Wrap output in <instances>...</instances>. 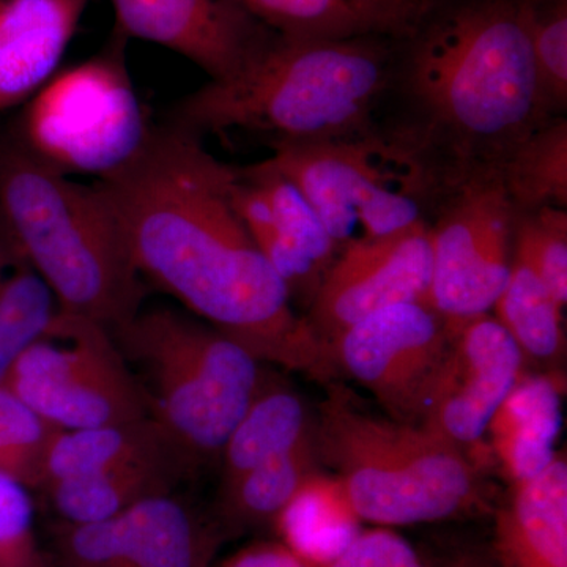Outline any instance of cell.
<instances>
[{"mask_svg":"<svg viewBox=\"0 0 567 567\" xmlns=\"http://www.w3.org/2000/svg\"><path fill=\"white\" fill-rule=\"evenodd\" d=\"M142 281L245 346L260 361L317 382L339 375L234 204L235 166L203 136L167 121L121 173L93 182Z\"/></svg>","mask_w":567,"mask_h":567,"instance_id":"1","label":"cell"},{"mask_svg":"<svg viewBox=\"0 0 567 567\" xmlns=\"http://www.w3.org/2000/svg\"><path fill=\"white\" fill-rule=\"evenodd\" d=\"M548 110L522 0H436L399 41L380 125L445 193L502 178Z\"/></svg>","mask_w":567,"mask_h":567,"instance_id":"2","label":"cell"},{"mask_svg":"<svg viewBox=\"0 0 567 567\" xmlns=\"http://www.w3.org/2000/svg\"><path fill=\"white\" fill-rule=\"evenodd\" d=\"M399 41L275 33L234 76L181 100L171 122L204 134L244 132L268 147L353 140L372 132L393 89Z\"/></svg>","mask_w":567,"mask_h":567,"instance_id":"3","label":"cell"},{"mask_svg":"<svg viewBox=\"0 0 567 567\" xmlns=\"http://www.w3.org/2000/svg\"><path fill=\"white\" fill-rule=\"evenodd\" d=\"M0 221L66 315L118 327L144 303V281L95 183L41 163L0 128Z\"/></svg>","mask_w":567,"mask_h":567,"instance_id":"4","label":"cell"},{"mask_svg":"<svg viewBox=\"0 0 567 567\" xmlns=\"http://www.w3.org/2000/svg\"><path fill=\"white\" fill-rule=\"evenodd\" d=\"M316 446L360 520L406 527L491 511L462 447L424 425L368 412L334 382L316 415Z\"/></svg>","mask_w":567,"mask_h":567,"instance_id":"5","label":"cell"},{"mask_svg":"<svg viewBox=\"0 0 567 567\" xmlns=\"http://www.w3.org/2000/svg\"><path fill=\"white\" fill-rule=\"evenodd\" d=\"M111 333L148 415L200 466L219 461L262 385L260 361L240 342L173 306H142Z\"/></svg>","mask_w":567,"mask_h":567,"instance_id":"6","label":"cell"},{"mask_svg":"<svg viewBox=\"0 0 567 567\" xmlns=\"http://www.w3.org/2000/svg\"><path fill=\"white\" fill-rule=\"evenodd\" d=\"M126 44L114 31L99 54L59 70L7 126L11 136L66 177L100 182L121 173L144 151L155 125L134 87Z\"/></svg>","mask_w":567,"mask_h":567,"instance_id":"7","label":"cell"},{"mask_svg":"<svg viewBox=\"0 0 567 567\" xmlns=\"http://www.w3.org/2000/svg\"><path fill=\"white\" fill-rule=\"evenodd\" d=\"M2 385L59 431L151 416L110 328L62 311L11 364Z\"/></svg>","mask_w":567,"mask_h":567,"instance_id":"8","label":"cell"},{"mask_svg":"<svg viewBox=\"0 0 567 567\" xmlns=\"http://www.w3.org/2000/svg\"><path fill=\"white\" fill-rule=\"evenodd\" d=\"M516 219L498 177L466 183L436 212L427 303L451 328L491 315L513 268Z\"/></svg>","mask_w":567,"mask_h":567,"instance_id":"9","label":"cell"},{"mask_svg":"<svg viewBox=\"0 0 567 567\" xmlns=\"http://www.w3.org/2000/svg\"><path fill=\"white\" fill-rule=\"evenodd\" d=\"M453 328L427 303L386 306L331 346L339 372L374 394L393 420L420 424Z\"/></svg>","mask_w":567,"mask_h":567,"instance_id":"10","label":"cell"},{"mask_svg":"<svg viewBox=\"0 0 567 567\" xmlns=\"http://www.w3.org/2000/svg\"><path fill=\"white\" fill-rule=\"evenodd\" d=\"M224 529L177 492L96 524L59 525V567H208Z\"/></svg>","mask_w":567,"mask_h":567,"instance_id":"11","label":"cell"},{"mask_svg":"<svg viewBox=\"0 0 567 567\" xmlns=\"http://www.w3.org/2000/svg\"><path fill=\"white\" fill-rule=\"evenodd\" d=\"M431 274L425 224L388 237L353 238L328 268L305 320L331 350L346 330L386 306L427 303Z\"/></svg>","mask_w":567,"mask_h":567,"instance_id":"12","label":"cell"},{"mask_svg":"<svg viewBox=\"0 0 567 567\" xmlns=\"http://www.w3.org/2000/svg\"><path fill=\"white\" fill-rule=\"evenodd\" d=\"M524 363L520 349L495 317L458 324L420 424L462 450L475 445L524 374Z\"/></svg>","mask_w":567,"mask_h":567,"instance_id":"13","label":"cell"},{"mask_svg":"<svg viewBox=\"0 0 567 567\" xmlns=\"http://www.w3.org/2000/svg\"><path fill=\"white\" fill-rule=\"evenodd\" d=\"M234 204L292 303L308 309L341 251L315 208L267 159L235 166Z\"/></svg>","mask_w":567,"mask_h":567,"instance_id":"14","label":"cell"},{"mask_svg":"<svg viewBox=\"0 0 567 567\" xmlns=\"http://www.w3.org/2000/svg\"><path fill=\"white\" fill-rule=\"evenodd\" d=\"M114 31L182 55L208 81L234 76L267 48L275 31L234 0H111Z\"/></svg>","mask_w":567,"mask_h":567,"instance_id":"15","label":"cell"},{"mask_svg":"<svg viewBox=\"0 0 567 567\" xmlns=\"http://www.w3.org/2000/svg\"><path fill=\"white\" fill-rule=\"evenodd\" d=\"M267 159L300 189L339 248L354 238L358 213L386 174L379 125L353 140L274 145Z\"/></svg>","mask_w":567,"mask_h":567,"instance_id":"16","label":"cell"},{"mask_svg":"<svg viewBox=\"0 0 567 567\" xmlns=\"http://www.w3.org/2000/svg\"><path fill=\"white\" fill-rule=\"evenodd\" d=\"M92 0H0V112L17 110L59 71Z\"/></svg>","mask_w":567,"mask_h":567,"instance_id":"17","label":"cell"},{"mask_svg":"<svg viewBox=\"0 0 567 567\" xmlns=\"http://www.w3.org/2000/svg\"><path fill=\"white\" fill-rule=\"evenodd\" d=\"M498 567H567V464L557 454L527 483L511 484L495 511Z\"/></svg>","mask_w":567,"mask_h":567,"instance_id":"18","label":"cell"},{"mask_svg":"<svg viewBox=\"0 0 567 567\" xmlns=\"http://www.w3.org/2000/svg\"><path fill=\"white\" fill-rule=\"evenodd\" d=\"M282 35L404 40L436 0H234Z\"/></svg>","mask_w":567,"mask_h":567,"instance_id":"19","label":"cell"},{"mask_svg":"<svg viewBox=\"0 0 567 567\" xmlns=\"http://www.w3.org/2000/svg\"><path fill=\"white\" fill-rule=\"evenodd\" d=\"M561 383L551 374L524 375L488 424L492 451L511 484L539 476L557 457L563 423Z\"/></svg>","mask_w":567,"mask_h":567,"instance_id":"20","label":"cell"},{"mask_svg":"<svg viewBox=\"0 0 567 567\" xmlns=\"http://www.w3.org/2000/svg\"><path fill=\"white\" fill-rule=\"evenodd\" d=\"M145 462L199 464L152 416L102 427L61 431L52 442L41 488L65 477L93 475Z\"/></svg>","mask_w":567,"mask_h":567,"instance_id":"21","label":"cell"},{"mask_svg":"<svg viewBox=\"0 0 567 567\" xmlns=\"http://www.w3.org/2000/svg\"><path fill=\"white\" fill-rule=\"evenodd\" d=\"M196 470L186 462H145L65 477L47 484L40 492L47 495L59 525L96 524L152 496L177 492Z\"/></svg>","mask_w":567,"mask_h":567,"instance_id":"22","label":"cell"},{"mask_svg":"<svg viewBox=\"0 0 567 567\" xmlns=\"http://www.w3.org/2000/svg\"><path fill=\"white\" fill-rule=\"evenodd\" d=\"M315 427L316 415L305 399L292 388L264 377L262 385L223 447L221 488L292 450Z\"/></svg>","mask_w":567,"mask_h":567,"instance_id":"23","label":"cell"},{"mask_svg":"<svg viewBox=\"0 0 567 567\" xmlns=\"http://www.w3.org/2000/svg\"><path fill=\"white\" fill-rule=\"evenodd\" d=\"M360 522L339 481L319 472L306 481L274 525L284 546L306 565L328 567L360 535Z\"/></svg>","mask_w":567,"mask_h":567,"instance_id":"24","label":"cell"},{"mask_svg":"<svg viewBox=\"0 0 567 567\" xmlns=\"http://www.w3.org/2000/svg\"><path fill=\"white\" fill-rule=\"evenodd\" d=\"M316 427L292 450L256 466L230 486L221 488L219 525L223 529H244L275 524L276 517L319 473Z\"/></svg>","mask_w":567,"mask_h":567,"instance_id":"25","label":"cell"},{"mask_svg":"<svg viewBox=\"0 0 567 567\" xmlns=\"http://www.w3.org/2000/svg\"><path fill=\"white\" fill-rule=\"evenodd\" d=\"M59 311L54 293L0 221V385Z\"/></svg>","mask_w":567,"mask_h":567,"instance_id":"26","label":"cell"},{"mask_svg":"<svg viewBox=\"0 0 567 567\" xmlns=\"http://www.w3.org/2000/svg\"><path fill=\"white\" fill-rule=\"evenodd\" d=\"M517 213L567 207V121L550 118L522 142L502 171Z\"/></svg>","mask_w":567,"mask_h":567,"instance_id":"27","label":"cell"},{"mask_svg":"<svg viewBox=\"0 0 567 567\" xmlns=\"http://www.w3.org/2000/svg\"><path fill=\"white\" fill-rule=\"evenodd\" d=\"M563 309L546 284L513 259L509 279L492 312L524 358L554 361L565 352Z\"/></svg>","mask_w":567,"mask_h":567,"instance_id":"28","label":"cell"},{"mask_svg":"<svg viewBox=\"0 0 567 567\" xmlns=\"http://www.w3.org/2000/svg\"><path fill=\"white\" fill-rule=\"evenodd\" d=\"M59 429L0 385V472L40 491L44 466Z\"/></svg>","mask_w":567,"mask_h":567,"instance_id":"29","label":"cell"},{"mask_svg":"<svg viewBox=\"0 0 567 567\" xmlns=\"http://www.w3.org/2000/svg\"><path fill=\"white\" fill-rule=\"evenodd\" d=\"M513 259L540 279L565 308L567 303V208L517 213Z\"/></svg>","mask_w":567,"mask_h":567,"instance_id":"30","label":"cell"},{"mask_svg":"<svg viewBox=\"0 0 567 567\" xmlns=\"http://www.w3.org/2000/svg\"><path fill=\"white\" fill-rule=\"evenodd\" d=\"M540 91L554 115L567 111V0H522Z\"/></svg>","mask_w":567,"mask_h":567,"instance_id":"31","label":"cell"},{"mask_svg":"<svg viewBox=\"0 0 567 567\" xmlns=\"http://www.w3.org/2000/svg\"><path fill=\"white\" fill-rule=\"evenodd\" d=\"M0 566L47 567L35 535L31 488L0 472Z\"/></svg>","mask_w":567,"mask_h":567,"instance_id":"32","label":"cell"},{"mask_svg":"<svg viewBox=\"0 0 567 567\" xmlns=\"http://www.w3.org/2000/svg\"><path fill=\"white\" fill-rule=\"evenodd\" d=\"M328 567H427L409 540L391 529L361 532Z\"/></svg>","mask_w":567,"mask_h":567,"instance_id":"33","label":"cell"},{"mask_svg":"<svg viewBox=\"0 0 567 567\" xmlns=\"http://www.w3.org/2000/svg\"><path fill=\"white\" fill-rule=\"evenodd\" d=\"M218 567H309L282 543H256L235 551Z\"/></svg>","mask_w":567,"mask_h":567,"instance_id":"34","label":"cell"},{"mask_svg":"<svg viewBox=\"0 0 567 567\" xmlns=\"http://www.w3.org/2000/svg\"><path fill=\"white\" fill-rule=\"evenodd\" d=\"M442 567H498L494 554L487 550H464Z\"/></svg>","mask_w":567,"mask_h":567,"instance_id":"35","label":"cell"},{"mask_svg":"<svg viewBox=\"0 0 567 567\" xmlns=\"http://www.w3.org/2000/svg\"><path fill=\"white\" fill-rule=\"evenodd\" d=\"M0 567H2V566H0Z\"/></svg>","mask_w":567,"mask_h":567,"instance_id":"36","label":"cell"}]
</instances>
